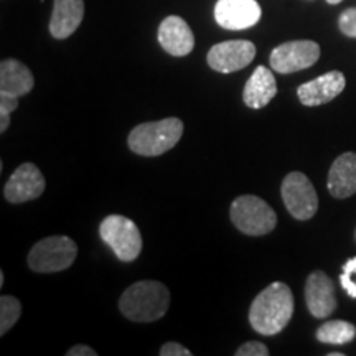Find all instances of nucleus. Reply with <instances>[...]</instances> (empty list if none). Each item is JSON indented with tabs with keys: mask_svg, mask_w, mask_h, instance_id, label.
<instances>
[{
	"mask_svg": "<svg viewBox=\"0 0 356 356\" xmlns=\"http://www.w3.org/2000/svg\"><path fill=\"white\" fill-rule=\"evenodd\" d=\"M68 356H96L97 353L95 350L91 348V346H86V345H74L73 348L68 350Z\"/></svg>",
	"mask_w": 356,
	"mask_h": 356,
	"instance_id": "a878e982",
	"label": "nucleus"
},
{
	"mask_svg": "<svg viewBox=\"0 0 356 356\" xmlns=\"http://www.w3.org/2000/svg\"><path fill=\"white\" fill-rule=\"evenodd\" d=\"M22 315L20 302L12 296L0 297V335H6Z\"/></svg>",
	"mask_w": 356,
	"mask_h": 356,
	"instance_id": "aec40b11",
	"label": "nucleus"
},
{
	"mask_svg": "<svg viewBox=\"0 0 356 356\" xmlns=\"http://www.w3.org/2000/svg\"><path fill=\"white\" fill-rule=\"evenodd\" d=\"M170 292L157 280H140L126 289L119 300L122 315L132 322H155L167 314Z\"/></svg>",
	"mask_w": 356,
	"mask_h": 356,
	"instance_id": "f03ea898",
	"label": "nucleus"
},
{
	"mask_svg": "<svg viewBox=\"0 0 356 356\" xmlns=\"http://www.w3.org/2000/svg\"><path fill=\"white\" fill-rule=\"evenodd\" d=\"M282 200L289 213L297 220H310L318 210V197L304 173L292 172L282 181Z\"/></svg>",
	"mask_w": 356,
	"mask_h": 356,
	"instance_id": "0eeeda50",
	"label": "nucleus"
},
{
	"mask_svg": "<svg viewBox=\"0 0 356 356\" xmlns=\"http://www.w3.org/2000/svg\"><path fill=\"white\" fill-rule=\"evenodd\" d=\"M160 355L162 356H190L191 351L186 350L184 345L175 343V341H168V343L162 345V348H160Z\"/></svg>",
	"mask_w": 356,
	"mask_h": 356,
	"instance_id": "b1692460",
	"label": "nucleus"
},
{
	"mask_svg": "<svg viewBox=\"0 0 356 356\" xmlns=\"http://www.w3.org/2000/svg\"><path fill=\"white\" fill-rule=\"evenodd\" d=\"M320 58L318 43L312 40H296L275 47L270 53V68L277 73L291 74L310 68Z\"/></svg>",
	"mask_w": 356,
	"mask_h": 356,
	"instance_id": "6e6552de",
	"label": "nucleus"
},
{
	"mask_svg": "<svg viewBox=\"0 0 356 356\" xmlns=\"http://www.w3.org/2000/svg\"><path fill=\"white\" fill-rule=\"evenodd\" d=\"M355 337V325L345 320H332L323 323L317 330V340L327 345H346L353 341Z\"/></svg>",
	"mask_w": 356,
	"mask_h": 356,
	"instance_id": "6ab92c4d",
	"label": "nucleus"
},
{
	"mask_svg": "<svg viewBox=\"0 0 356 356\" xmlns=\"http://www.w3.org/2000/svg\"><path fill=\"white\" fill-rule=\"evenodd\" d=\"M345 86V74L340 71H330V73H325L322 76L302 84L297 89V96H299L302 104L314 108V106L327 104V102L335 99L343 91Z\"/></svg>",
	"mask_w": 356,
	"mask_h": 356,
	"instance_id": "ddd939ff",
	"label": "nucleus"
},
{
	"mask_svg": "<svg viewBox=\"0 0 356 356\" xmlns=\"http://www.w3.org/2000/svg\"><path fill=\"white\" fill-rule=\"evenodd\" d=\"M84 17L83 0H55L50 19V33L58 40L73 35Z\"/></svg>",
	"mask_w": 356,
	"mask_h": 356,
	"instance_id": "2eb2a0df",
	"label": "nucleus"
},
{
	"mask_svg": "<svg viewBox=\"0 0 356 356\" xmlns=\"http://www.w3.org/2000/svg\"><path fill=\"white\" fill-rule=\"evenodd\" d=\"M99 236L113 249L118 259L131 262L139 257L142 251V236L132 220L121 215L104 218L99 226Z\"/></svg>",
	"mask_w": 356,
	"mask_h": 356,
	"instance_id": "423d86ee",
	"label": "nucleus"
},
{
	"mask_svg": "<svg viewBox=\"0 0 356 356\" xmlns=\"http://www.w3.org/2000/svg\"><path fill=\"white\" fill-rule=\"evenodd\" d=\"M262 10L256 0H218L215 19L226 30H246L261 20Z\"/></svg>",
	"mask_w": 356,
	"mask_h": 356,
	"instance_id": "9d476101",
	"label": "nucleus"
},
{
	"mask_svg": "<svg viewBox=\"0 0 356 356\" xmlns=\"http://www.w3.org/2000/svg\"><path fill=\"white\" fill-rule=\"evenodd\" d=\"M277 95V83L274 74L266 66H257L244 86V104L251 109L264 108Z\"/></svg>",
	"mask_w": 356,
	"mask_h": 356,
	"instance_id": "f3484780",
	"label": "nucleus"
},
{
	"mask_svg": "<svg viewBox=\"0 0 356 356\" xmlns=\"http://www.w3.org/2000/svg\"><path fill=\"white\" fill-rule=\"evenodd\" d=\"M338 26L346 37L356 38V8H346L345 12H341L340 19H338Z\"/></svg>",
	"mask_w": 356,
	"mask_h": 356,
	"instance_id": "4be33fe9",
	"label": "nucleus"
},
{
	"mask_svg": "<svg viewBox=\"0 0 356 356\" xmlns=\"http://www.w3.org/2000/svg\"><path fill=\"white\" fill-rule=\"evenodd\" d=\"M35 86L32 71L20 61L3 60L0 63V95L22 97L29 95Z\"/></svg>",
	"mask_w": 356,
	"mask_h": 356,
	"instance_id": "a211bd4d",
	"label": "nucleus"
},
{
	"mask_svg": "<svg viewBox=\"0 0 356 356\" xmlns=\"http://www.w3.org/2000/svg\"><path fill=\"white\" fill-rule=\"evenodd\" d=\"M328 191L335 198H348L356 193V154H341L328 172Z\"/></svg>",
	"mask_w": 356,
	"mask_h": 356,
	"instance_id": "dca6fc26",
	"label": "nucleus"
},
{
	"mask_svg": "<svg viewBox=\"0 0 356 356\" xmlns=\"http://www.w3.org/2000/svg\"><path fill=\"white\" fill-rule=\"evenodd\" d=\"M328 3H330V6H337V3H340L341 0H327Z\"/></svg>",
	"mask_w": 356,
	"mask_h": 356,
	"instance_id": "bb28decb",
	"label": "nucleus"
},
{
	"mask_svg": "<svg viewBox=\"0 0 356 356\" xmlns=\"http://www.w3.org/2000/svg\"><path fill=\"white\" fill-rule=\"evenodd\" d=\"M269 355V350L264 343L261 341H248L239 346V350L236 351V356H267Z\"/></svg>",
	"mask_w": 356,
	"mask_h": 356,
	"instance_id": "5701e85b",
	"label": "nucleus"
},
{
	"mask_svg": "<svg viewBox=\"0 0 356 356\" xmlns=\"http://www.w3.org/2000/svg\"><path fill=\"white\" fill-rule=\"evenodd\" d=\"M3 286V273H0V287Z\"/></svg>",
	"mask_w": 356,
	"mask_h": 356,
	"instance_id": "cd10ccee",
	"label": "nucleus"
},
{
	"mask_svg": "<svg viewBox=\"0 0 356 356\" xmlns=\"http://www.w3.org/2000/svg\"><path fill=\"white\" fill-rule=\"evenodd\" d=\"M19 99L17 96L0 95V114H12L13 111L19 108Z\"/></svg>",
	"mask_w": 356,
	"mask_h": 356,
	"instance_id": "393cba45",
	"label": "nucleus"
},
{
	"mask_svg": "<svg viewBox=\"0 0 356 356\" xmlns=\"http://www.w3.org/2000/svg\"><path fill=\"white\" fill-rule=\"evenodd\" d=\"M160 47L172 56H186L195 48V37L181 17L170 15L162 22L157 33Z\"/></svg>",
	"mask_w": 356,
	"mask_h": 356,
	"instance_id": "4468645a",
	"label": "nucleus"
},
{
	"mask_svg": "<svg viewBox=\"0 0 356 356\" xmlns=\"http://www.w3.org/2000/svg\"><path fill=\"white\" fill-rule=\"evenodd\" d=\"M78 256V246L68 236H50L38 241L29 254V266L35 273H60L68 269Z\"/></svg>",
	"mask_w": 356,
	"mask_h": 356,
	"instance_id": "20e7f679",
	"label": "nucleus"
},
{
	"mask_svg": "<svg viewBox=\"0 0 356 356\" xmlns=\"http://www.w3.org/2000/svg\"><path fill=\"white\" fill-rule=\"evenodd\" d=\"M256 47L249 40H229L218 43L208 51V65L218 73H236L254 60Z\"/></svg>",
	"mask_w": 356,
	"mask_h": 356,
	"instance_id": "1a4fd4ad",
	"label": "nucleus"
},
{
	"mask_svg": "<svg viewBox=\"0 0 356 356\" xmlns=\"http://www.w3.org/2000/svg\"><path fill=\"white\" fill-rule=\"evenodd\" d=\"M231 221L244 234L264 236L275 228L277 216L262 198L243 195L231 204Z\"/></svg>",
	"mask_w": 356,
	"mask_h": 356,
	"instance_id": "39448f33",
	"label": "nucleus"
},
{
	"mask_svg": "<svg viewBox=\"0 0 356 356\" xmlns=\"http://www.w3.org/2000/svg\"><path fill=\"white\" fill-rule=\"evenodd\" d=\"M305 300L315 318H327L337 309L335 284L323 270H315L307 277Z\"/></svg>",
	"mask_w": 356,
	"mask_h": 356,
	"instance_id": "f8f14e48",
	"label": "nucleus"
},
{
	"mask_svg": "<svg viewBox=\"0 0 356 356\" xmlns=\"http://www.w3.org/2000/svg\"><path fill=\"white\" fill-rule=\"evenodd\" d=\"M181 134L184 122L178 118L139 124L129 134V149L144 157H157L173 149L181 139Z\"/></svg>",
	"mask_w": 356,
	"mask_h": 356,
	"instance_id": "7ed1b4c3",
	"label": "nucleus"
},
{
	"mask_svg": "<svg viewBox=\"0 0 356 356\" xmlns=\"http://www.w3.org/2000/svg\"><path fill=\"white\" fill-rule=\"evenodd\" d=\"M293 315V296L287 284L274 282L266 287L249 309V322L257 333L277 335Z\"/></svg>",
	"mask_w": 356,
	"mask_h": 356,
	"instance_id": "f257e3e1",
	"label": "nucleus"
},
{
	"mask_svg": "<svg viewBox=\"0 0 356 356\" xmlns=\"http://www.w3.org/2000/svg\"><path fill=\"white\" fill-rule=\"evenodd\" d=\"M44 185H47V181H44L43 173L38 170L37 165L22 163L8 178L3 195H6L7 202L10 203H25L38 198L44 191Z\"/></svg>",
	"mask_w": 356,
	"mask_h": 356,
	"instance_id": "9b49d317",
	"label": "nucleus"
},
{
	"mask_svg": "<svg viewBox=\"0 0 356 356\" xmlns=\"http://www.w3.org/2000/svg\"><path fill=\"white\" fill-rule=\"evenodd\" d=\"M343 273L340 275V284L351 299H356V257H351L345 262Z\"/></svg>",
	"mask_w": 356,
	"mask_h": 356,
	"instance_id": "412c9836",
	"label": "nucleus"
},
{
	"mask_svg": "<svg viewBox=\"0 0 356 356\" xmlns=\"http://www.w3.org/2000/svg\"><path fill=\"white\" fill-rule=\"evenodd\" d=\"M330 356H343V353H330Z\"/></svg>",
	"mask_w": 356,
	"mask_h": 356,
	"instance_id": "c85d7f7f",
	"label": "nucleus"
}]
</instances>
